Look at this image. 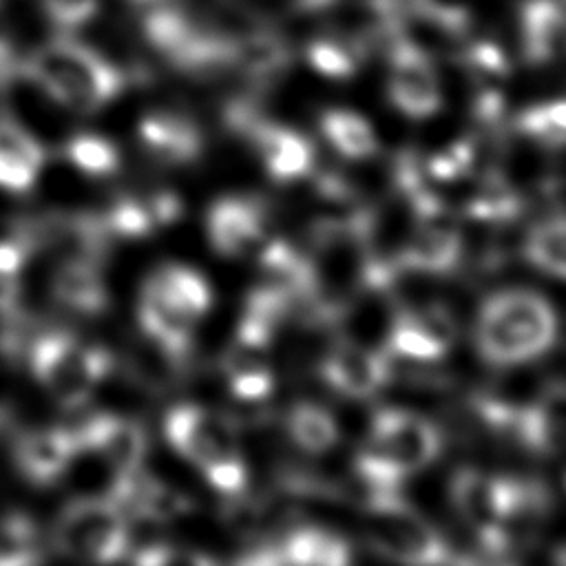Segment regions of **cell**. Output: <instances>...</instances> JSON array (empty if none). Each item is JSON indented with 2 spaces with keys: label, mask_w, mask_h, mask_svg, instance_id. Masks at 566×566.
I'll return each instance as SVG.
<instances>
[{
  "label": "cell",
  "mask_w": 566,
  "mask_h": 566,
  "mask_svg": "<svg viewBox=\"0 0 566 566\" xmlns=\"http://www.w3.org/2000/svg\"><path fill=\"white\" fill-rule=\"evenodd\" d=\"M20 69L51 102L75 113L99 111L124 88L119 66L71 35L44 42Z\"/></svg>",
  "instance_id": "cell-1"
},
{
  "label": "cell",
  "mask_w": 566,
  "mask_h": 566,
  "mask_svg": "<svg viewBox=\"0 0 566 566\" xmlns=\"http://www.w3.org/2000/svg\"><path fill=\"white\" fill-rule=\"evenodd\" d=\"M557 334V316L539 294L504 290L484 301L475 340L493 365H520L544 354Z\"/></svg>",
  "instance_id": "cell-2"
},
{
  "label": "cell",
  "mask_w": 566,
  "mask_h": 566,
  "mask_svg": "<svg viewBox=\"0 0 566 566\" xmlns=\"http://www.w3.org/2000/svg\"><path fill=\"white\" fill-rule=\"evenodd\" d=\"M170 447L195 464L203 478L223 495L245 489V462L232 420L199 405H177L164 418Z\"/></svg>",
  "instance_id": "cell-3"
},
{
  "label": "cell",
  "mask_w": 566,
  "mask_h": 566,
  "mask_svg": "<svg viewBox=\"0 0 566 566\" xmlns=\"http://www.w3.org/2000/svg\"><path fill=\"white\" fill-rule=\"evenodd\" d=\"M31 371L38 385L62 407H82L111 369L106 349L66 332H49L31 345Z\"/></svg>",
  "instance_id": "cell-4"
},
{
  "label": "cell",
  "mask_w": 566,
  "mask_h": 566,
  "mask_svg": "<svg viewBox=\"0 0 566 566\" xmlns=\"http://www.w3.org/2000/svg\"><path fill=\"white\" fill-rule=\"evenodd\" d=\"M365 535L374 551L409 564L451 562L442 535L400 495L382 493L363 504Z\"/></svg>",
  "instance_id": "cell-5"
},
{
  "label": "cell",
  "mask_w": 566,
  "mask_h": 566,
  "mask_svg": "<svg viewBox=\"0 0 566 566\" xmlns=\"http://www.w3.org/2000/svg\"><path fill=\"white\" fill-rule=\"evenodd\" d=\"M440 444L438 429L424 416L402 407H382L374 413L367 442L358 453L402 480L429 467Z\"/></svg>",
  "instance_id": "cell-6"
},
{
  "label": "cell",
  "mask_w": 566,
  "mask_h": 566,
  "mask_svg": "<svg viewBox=\"0 0 566 566\" xmlns=\"http://www.w3.org/2000/svg\"><path fill=\"white\" fill-rule=\"evenodd\" d=\"M55 548L82 562H113L126 553L128 524L111 495L80 497L64 506L53 528Z\"/></svg>",
  "instance_id": "cell-7"
},
{
  "label": "cell",
  "mask_w": 566,
  "mask_h": 566,
  "mask_svg": "<svg viewBox=\"0 0 566 566\" xmlns=\"http://www.w3.org/2000/svg\"><path fill=\"white\" fill-rule=\"evenodd\" d=\"M389 102L411 119H427L442 106V88L431 53L402 31L387 42Z\"/></svg>",
  "instance_id": "cell-8"
},
{
  "label": "cell",
  "mask_w": 566,
  "mask_h": 566,
  "mask_svg": "<svg viewBox=\"0 0 566 566\" xmlns=\"http://www.w3.org/2000/svg\"><path fill=\"white\" fill-rule=\"evenodd\" d=\"M517 486V480L489 475L471 467L455 471L451 478V504L460 520L473 531L480 546L489 553H500V528Z\"/></svg>",
  "instance_id": "cell-9"
},
{
  "label": "cell",
  "mask_w": 566,
  "mask_h": 566,
  "mask_svg": "<svg viewBox=\"0 0 566 566\" xmlns=\"http://www.w3.org/2000/svg\"><path fill=\"white\" fill-rule=\"evenodd\" d=\"M77 447L93 451L113 475L128 489V482L142 471L146 455V431L137 420L115 416V413H95L73 429ZM126 497V495H124Z\"/></svg>",
  "instance_id": "cell-10"
},
{
  "label": "cell",
  "mask_w": 566,
  "mask_h": 566,
  "mask_svg": "<svg viewBox=\"0 0 566 566\" xmlns=\"http://www.w3.org/2000/svg\"><path fill=\"white\" fill-rule=\"evenodd\" d=\"M232 119L250 135L252 146L272 179L292 181L312 170L314 148L301 133L283 124L256 119L248 108H237Z\"/></svg>",
  "instance_id": "cell-11"
},
{
  "label": "cell",
  "mask_w": 566,
  "mask_h": 566,
  "mask_svg": "<svg viewBox=\"0 0 566 566\" xmlns=\"http://www.w3.org/2000/svg\"><path fill=\"white\" fill-rule=\"evenodd\" d=\"M206 230L212 248L232 259L259 256L270 241L263 208L241 197L219 199L206 217Z\"/></svg>",
  "instance_id": "cell-12"
},
{
  "label": "cell",
  "mask_w": 566,
  "mask_h": 566,
  "mask_svg": "<svg viewBox=\"0 0 566 566\" xmlns=\"http://www.w3.org/2000/svg\"><path fill=\"white\" fill-rule=\"evenodd\" d=\"M389 376V354L358 340H338L323 360V378L347 398L374 396Z\"/></svg>",
  "instance_id": "cell-13"
},
{
  "label": "cell",
  "mask_w": 566,
  "mask_h": 566,
  "mask_svg": "<svg viewBox=\"0 0 566 566\" xmlns=\"http://www.w3.org/2000/svg\"><path fill=\"white\" fill-rule=\"evenodd\" d=\"M77 451L75 433L66 427H38L13 440V462L33 484H51L57 480Z\"/></svg>",
  "instance_id": "cell-14"
},
{
  "label": "cell",
  "mask_w": 566,
  "mask_h": 566,
  "mask_svg": "<svg viewBox=\"0 0 566 566\" xmlns=\"http://www.w3.org/2000/svg\"><path fill=\"white\" fill-rule=\"evenodd\" d=\"M517 31L522 57L533 64H551L564 51V2L522 0L517 4Z\"/></svg>",
  "instance_id": "cell-15"
},
{
  "label": "cell",
  "mask_w": 566,
  "mask_h": 566,
  "mask_svg": "<svg viewBox=\"0 0 566 566\" xmlns=\"http://www.w3.org/2000/svg\"><path fill=\"white\" fill-rule=\"evenodd\" d=\"M42 166V144L20 122L0 115V188L7 192H29Z\"/></svg>",
  "instance_id": "cell-16"
},
{
  "label": "cell",
  "mask_w": 566,
  "mask_h": 566,
  "mask_svg": "<svg viewBox=\"0 0 566 566\" xmlns=\"http://www.w3.org/2000/svg\"><path fill=\"white\" fill-rule=\"evenodd\" d=\"M230 35V69L239 71L252 80L270 82L283 75L290 66L292 53L287 42L268 29L252 27L248 31L228 33Z\"/></svg>",
  "instance_id": "cell-17"
},
{
  "label": "cell",
  "mask_w": 566,
  "mask_h": 566,
  "mask_svg": "<svg viewBox=\"0 0 566 566\" xmlns=\"http://www.w3.org/2000/svg\"><path fill=\"white\" fill-rule=\"evenodd\" d=\"M139 137L146 150L164 164H188L203 146L197 124L170 111L148 113L139 122Z\"/></svg>",
  "instance_id": "cell-18"
},
{
  "label": "cell",
  "mask_w": 566,
  "mask_h": 566,
  "mask_svg": "<svg viewBox=\"0 0 566 566\" xmlns=\"http://www.w3.org/2000/svg\"><path fill=\"white\" fill-rule=\"evenodd\" d=\"M513 436L537 453H557L564 440V385L544 387L517 416Z\"/></svg>",
  "instance_id": "cell-19"
},
{
  "label": "cell",
  "mask_w": 566,
  "mask_h": 566,
  "mask_svg": "<svg viewBox=\"0 0 566 566\" xmlns=\"http://www.w3.org/2000/svg\"><path fill=\"white\" fill-rule=\"evenodd\" d=\"M53 298L77 314H99L106 303V283L95 259L62 256L51 276Z\"/></svg>",
  "instance_id": "cell-20"
},
{
  "label": "cell",
  "mask_w": 566,
  "mask_h": 566,
  "mask_svg": "<svg viewBox=\"0 0 566 566\" xmlns=\"http://www.w3.org/2000/svg\"><path fill=\"white\" fill-rule=\"evenodd\" d=\"M153 290L161 294V298L175 307L184 318L197 325V321L210 310V287L206 279L184 265H161L153 272V276L146 281Z\"/></svg>",
  "instance_id": "cell-21"
},
{
  "label": "cell",
  "mask_w": 566,
  "mask_h": 566,
  "mask_svg": "<svg viewBox=\"0 0 566 566\" xmlns=\"http://www.w3.org/2000/svg\"><path fill=\"white\" fill-rule=\"evenodd\" d=\"M279 559L292 564L340 566L349 562V546L336 531L323 526H301L283 539Z\"/></svg>",
  "instance_id": "cell-22"
},
{
  "label": "cell",
  "mask_w": 566,
  "mask_h": 566,
  "mask_svg": "<svg viewBox=\"0 0 566 566\" xmlns=\"http://www.w3.org/2000/svg\"><path fill=\"white\" fill-rule=\"evenodd\" d=\"M321 130L325 139L345 159H369L378 150V139L374 128L354 111L329 108L321 115Z\"/></svg>",
  "instance_id": "cell-23"
},
{
  "label": "cell",
  "mask_w": 566,
  "mask_h": 566,
  "mask_svg": "<svg viewBox=\"0 0 566 566\" xmlns=\"http://www.w3.org/2000/svg\"><path fill=\"white\" fill-rule=\"evenodd\" d=\"M303 55L312 71L329 80H349L360 69L365 55L336 31H327L307 40Z\"/></svg>",
  "instance_id": "cell-24"
},
{
  "label": "cell",
  "mask_w": 566,
  "mask_h": 566,
  "mask_svg": "<svg viewBox=\"0 0 566 566\" xmlns=\"http://www.w3.org/2000/svg\"><path fill=\"white\" fill-rule=\"evenodd\" d=\"M290 438L307 453H325L338 440V424L334 416L312 402H298L287 413Z\"/></svg>",
  "instance_id": "cell-25"
},
{
  "label": "cell",
  "mask_w": 566,
  "mask_h": 566,
  "mask_svg": "<svg viewBox=\"0 0 566 566\" xmlns=\"http://www.w3.org/2000/svg\"><path fill=\"white\" fill-rule=\"evenodd\" d=\"M522 252H524V259L533 268H537L555 279H562L564 265H566L562 214H555L553 219H544V221L535 223L522 243Z\"/></svg>",
  "instance_id": "cell-26"
},
{
  "label": "cell",
  "mask_w": 566,
  "mask_h": 566,
  "mask_svg": "<svg viewBox=\"0 0 566 566\" xmlns=\"http://www.w3.org/2000/svg\"><path fill=\"white\" fill-rule=\"evenodd\" d=\"M473 0H407L405 13L427 24L440 38L460 42L467 35Z\"/></svg>",
  "instance_id": "cell-27"
},
{
  "label": "cell",
  "mask_w": 566,
  "mask_h": 566,
  "mask_svg": "<svg viewBox=\"0 0 566 566\" xmlns=\"http://www.w3.org/2000/svg\"><path fill=\"white\" fill-rule=\"evenodd\" d=\"M467 212L489 223L509 221L520 212V195L515 192L513 184H509L502 175L491 172L482 179L478 190L471 195L467 203Z\"/></svg>",
  "instance_id": "cell-28"
},
{
  "label": "cell",
  "mask_w": 566,
  "mask_h": 566,
  "mask_svg": "<svg viewBox=\"0 0 566 566\" xmlns=\"http://www.w3.org/2000/svg\"><path fill=\"white\" fill-rule=\"evenodd\" d=\"M387 354L424 365L442 358L447 352L409 316V312H400L389 325Z\"/></svg>",
  "instance_id": "cell-29"
},
{
  "label": "cell",
  "mask_w": 566,
  "mask_h": 566,
  "mask_svg": "<svg viewBox=\"0 0 566 566\" xmlns=\"http://www.w3.org/2000/svg\"><path fill=\"white\" fill-rule=\"evenodd\" d=\"M64 155L77 170L88 177H108L119 168V153L115 144L93 133L71 137L66 142Z\"/></svg>",
  "instance_id": "cell-30"
},
{
  "label": "cell",
  "mask_w": 566,
  "mask_h": 566,
  "mask_svg": "<svg viewBox=\"0 0 566 566\" xmlns=\"http://www.w3.org/2000/svg\"><path fill=\"white\" fill-rule=\"evenodd\" d=\"M515 128L546 148H559L566 133V106L562 99L533 104L517 115Z\"/></svg>",
  "instance_id": "cell-31"
},
{
  "label": "cell",
  "mask_w": 566,
  "mask_h": 566,
  "mask_svg": "<svg viewBox=\"0 0 566 566\" xmlns=\"http://www.w3.org/2000/svg\"><path fill=\"white\" fill-rule=\"evenodd\" d=\"M467 73L478 86H495L509 75V57L493 40L467 42L460 51Z\"/></svg>",
  "instance_id": "cell-32"
},
{
  "label": "cell",
  "mask_w": 566,
  "mask_h": 566,
  "mask_svg": "<svg viewBox=\"0 0 566 566\" xmlns=\"http://www.w3.org/2000/svg\"><path fill=\"white\" fill-rule=\"evenodd\" d=\"M104 230L115 232L119 237H144L150 234L157 228V221L153 217V210L148 206V199H135V197H122L113 203L104 219Z\"/></svg>",
  "instance_id": "cell-33"
},
{
  "label": "cell",
  "mask_w": 566,
  "mask_h": 566,
  "mask_svg": "<svg viewBox=\"0 0 566 566\" xmlns=\"http://www.w3.org/2000/svg\"><path fill=\"white\" fill-rule=\"evenodd\" d=\"M35 533L29 520L0 517V564H27L38 559Z\"/></svg>",
  "instance_id": "cell-34"
},
{
  "label": "cell",
  "mask_w": 566,
  "mask_h": 566,
  "mask_svg": "<svg viewBox=\"0 0 566 566\" xmlns=\"http://www.w3.org/2000/svg\"><path fill=\"white\" fill-rule=\"evenodd\" d=\"M24 256L27 250L18 239H0V312L15 310Z\"/></svg>",
  "instance_id": "cell-35"
},
{
  "label": "cell",
  "mask_w": 566,
  "mask_h": 566,
  "mask_svg": "<svg viewBox=\"0 0 566 566\" xmlns=\"http://www.w3.org/2000/svg\"><path fill=\"white\" fill-rule=\"evenodd\" d=\"M38 2L42 13L60 31L82 29L99 11V0H38Z\"/></svg>",
  "instance_id": "cell-36"
},
{
  "label": "cell",
  "mask_w": 566,
  "mask_h": 566,
  "mask_svg": "<svg viewBox=\"0 0 566 566\" xmlns=\"http://www.w3.org/2000/svg\"><path fill=\"white\" fill-rule=\"evenodd\" d=\"M135 4H144V7H150V4H157V2H164V0H130Z\"/></svg>",
  "instance_id": "cell-37"
}]
</instances>
